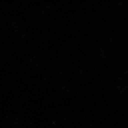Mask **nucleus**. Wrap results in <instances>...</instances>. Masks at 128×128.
Masks as SVG:
<instances>
[]
</instances>
